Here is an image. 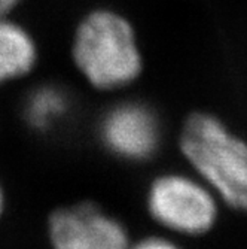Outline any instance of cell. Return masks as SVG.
<instances>
[{
    "mask_svg": "<svg viewBox=\"0 0 247 249\" xmlns=\"http://www.w3.org/2000/svg\"><path fill=\"white\" fill-rule=\"evenodd\" d=\"M148 209L163 227L188 236L210 231L217 219L212 191L183 175L156 178L148 193Z\"/></svg>",
    "mask_w": 247,
    "mask_h": 249,
    "instance_id": "obj_3",
    "label": "cell"
},
{
    "mask_svg": "<svg viewBox=\"0 0 247 249\" xmlns=\"http://www.w3.org/2000/svg\"><path fill=\"white\" fill-rule=\"evenodd\" d=\"M100 134L112 154L131 161H143L158 149L161 130L152 109L137 102H125L114 106L103 117Z\"/></svg>",
    "mask_w": 247,
    "mask_h": 249,
    "instance_id": "obj_5",
    "label": "cell"
},
{
    "mask_svg": "<svg viewBox=\"0 0 247 249\" xmlns=\"http://www.w3.org/2000/svg\"><path fill=\"white\" fill-rule=\"evenodd\" d=\"M3 211H5V193L2 185H0V218L3 215Z\"/></svg>",
    "mask_w": 247,
    "mask_h": 249,
    "instance_id": "obj_10",
    "label": "cell"
},
{
    "mask_svg": "<svg viewBox=\"0 0 247 249\" xmlns=\"http://www.w3.org/2000/svg\"><path fill=\"white\" fill-rule=\"evenodd\" d=\"M128 249H179L174 243L168 242L163 237H148L137 243L136 246L128 248Z\"/></svg>",
    "mask_w": 247,
    "mask_h": 249,
    "instance_id": "obj_8",
    "label": "cell"
},
{
    "mask_svg": "<svg viewBox=\"0 0 247 249\" xmlns=\"http://www.w3.org/2000/svg\"><path fill=\"white\" fill-rule=\"evenodd\" d=\"M36 63V47L21 26L0 15V84L27 75Z\"/></svg>",
    "mask_w": 247,
    "mask_h": 249,
    "instance_id": "obj_6",
    "label": "cell"
},
{
    "mask_svg": "<svg viewBox=\"0 0 247 249\" xmlns=\"http://www.w3.org/2000/svg\"><path fill=\"white\" fill-rule=\"evenodd\" d=\"M66 109V96L58 88L39 87L26 100L24 117L33 128L48 130L64 115Z\"/></svg>",
    "mask_w": 247,
    "mask_h": 249,
    "instance_id": "obj_7",
    "label": "cell"
},
{
    "mask_svg": "<svg viewBox=\"0 0 247 249\" xmlns=\"http://www.w3.org/2000/svg\"><path fill=\"white\" fill-rule=\"evenodd\" d=\"M52 249H128L124 225L93 203L63 208L49 216Z\"/></svg>",
    "mask_w": 247,
    "mask_h": 249,
    "instance_id": "obj_4",
    "label": "cell"
},
{
    "mask_svg": "<svg viewBox=\"0 0 247 249\" xmlns=\"http://www.w3.org/2000/svg\"><path fill=\"white\" fill-rule=\"evenodd\" d=\"M19 2H21V0H0V15H6Z\"/></svg>",
    "mask_w": 247,
    "mask_h": 249,
    "instance_id": "obj_9",
    "label": "cell"
},
{
    "mask_svg": "<svg viewBox=\"0 0 247 249\" xmlns=\"http://www.w3.org/2000/svg\"><path fill=\"white\" fill-rule=\"evenodd\" d=\"M73 57L88 82L100 89H114L136 79L142 58L128 22L112 12L88 15L79 26Z\"/></svg>",
    "mask_w": 247,
    "mask_h": 249,
    "instance_id": "obj_2",
    "label": "cell"
},
{
    "mask_svg": "<svg viewBox=\"0 0 247 249\" xmlns=\"http://www.w3.org/2000/svg\"><path fill=\"white\" fill-rule=\"evenodd\" d=\"M186 160L227 205L247 212V143L209 114L191 115L181 136Z\"/></svg>",
    "mask_w": 247,
    "mask_h": 249,
    "instance_id": "obj_1",
    "label": "cell"
}]
</instances>
